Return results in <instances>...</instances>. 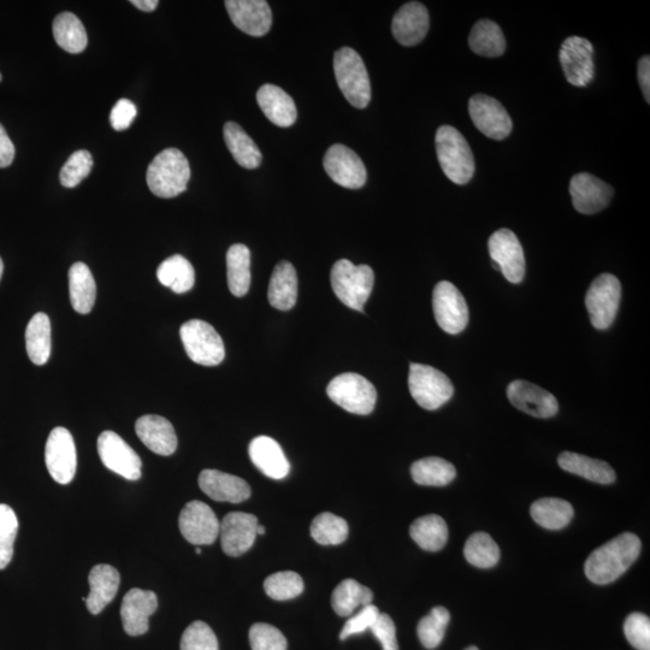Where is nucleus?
<instances>
[{"mask_svg":"<svg viewBox=\"0 0 650 650\" xmlns=\"http://www.w3.org/2000/svg\"><path fill=\"white\" fill-rule=\"evenodd\" d=\"M429 26L428 9L422 3L411 2L403 5L394 15L392 32L399 44L410 47L422 43Z\"/></svg>","mask_w":650,"mask_h":650,"instance_id":"obj_23","label":"nucleus"},{"mask_svg":"<svg viewBox=\"0 0 650 650\" xmlns=\"http://www.w3.org/2000/svg\"><path fill=\"white\" fill-rule=\"evenodd\" d=\"M195 553L202 554L203 553L202 548L195 549Z\"/></svg>","mask_w":650,"mask_h":650,"instance_id":"obj_59","label":"nucleus"},{"mask_svg":"<svg viewBox=\"0 0 650 650\" xmlns=\"http://www.w3.org/2000/svg\"><path fill=\"white\" fill-rule=\"evenodd\" d=\"M311 536L319 545L338 546L347 540L348 524L345 519L330 512L319 514L311 524Z\"/></svg>","mask_w":650,"mask_h":650,"instance_id":"obj_42","label":"nucleus"},{"mask_svg":"<svg viewBox=\"0 0 650 650\" xmlns=\"http://www.w3.org/2000/svg\"><path fill=\"white\" fill-rule=\"evenodd\" d=\"M250 643L252 650H287L286 637L270 624H254L250 630Z\"/></svg>","mask_w":650,"mask_h":650,"instance_id":"obj_49","label":"nucleus"},{"mask_svg":"<svg viewBox=\"0 0 650 650\" xmlns=\"http://www.w3.org/2000/svg\"><path fill=\"white\" fill-rule=\"evenodd\" d=\"M327 394L333 403L359 416L370 415L377 401L374 384L364 376L353 372L333 378L327 388Z\"/></svg>","mask_w":650,"mask_h":650,"instance_id":"obj_6","label":"nucleus"},{"mask_svg":"<svg viewBox=\"0 0 650 650\" xmlns=\"http://www.w3.org/2000/svg\"><path fill=\"white\" fill-rule=\"evenodd\" d=\"M464 554L466 560L478 569H490L500 560L499 546L486 533L471 535L465 543Z\"/></svg>","mask_w":650,"mask_h":650,"instance_id":"obj_43","label":"nucleus"},{"mask_svg":"<svg viewBox=\"0 0 650 650\" xmlns=\"http://www.w3.org/2000/svg\"><path fill=\"white\" fill-rule=\"evenodd\" d=\"M158 599L152 590L130 589L121 606L123 629L129 636H141L149 631V619L157 611Z\"/></svg>","mask_w":650,"mask_h":650,"instance_id":"obj_22","label":"nucleus"},{"mask_svg":"<svg viewBox=\"0 0 650 650\" xmlns=\"http://www.w3.org/2000/svg\"><path fill=\"white\" fill-rule=\"evenodd\" d=\"M226 8L235 27L251 37H264L273 25V13L265 0H227Z\"/></svg>","mask_w":650,"mask_h":650,"instance_id":"obj_21","label":"nucleus"},{"mask_svg":"<svg viewBox=\"0 0 650 650\" xmlns=\"http://www.w3.org/2000/svg\"><path fill=\"white\" fill-rule=\"evenodd\" d=\"M372 600H374V593L371 592V589L348 578L335 588L332 606L340 617H350L359 607L371 605Z\"/></svg>","mask_w":650,"mask_h":650,"instance_id":"obj_35","label":"nucleus"},{"mask_svg":"<svg viewBox=\"0 0 650 650\" xmlns=\"http://www.w3.org/2000/svg\"><path fill=\"white\" fill-rule=\"evenodd\" d=\"M15 153L13 141L9 138L7 130L0 124V168H7L13 164Z\"/></svg>","mask_w":650,"mask_h":650,"instance_id":"obj_54","label":"nucleus"},{"mask_svg":"<svg viewBox=\"0 0 650 650\" xmlns=\"http://www.w3.org/2000/svg\"><path fill=\"white\" fill-rule=\"evenodd\" d=\"M191 179L188 159L180 150L167 149L153 159L147 169L150 191L159 198L170 199L183 193Z\"/></svg>","mask_w":650,"mask_h":650,"instance_id":"obj_2","label":"nucleus"},{"mask_svg":"<svg viewBox=\"0 0 650 650\" xmlns=\"http://www.w3.org/2000/svg\"><path fill=\"white\" fill-rule=\"evenodd\" d=\"M507 397L514 407L536 418H551L557 415V398L534 383L517 380L507 388Z\"/></svg>","mask_w":650,"mask_h":650,"instance_id":"obj_20","label":"nucleus"},{"mask_svg":"<svg viewBox=\"0 0 650 650\" xmlns=\"http://www.w3.org/2000/svg\"><path fill=\"white\" fill-rule=\"evenodd\" d=\"M0 81H2V74H0Z\"/></svg>","mask_w":650,"mask_h":650,"instance_id":"obj_61","label":"nucleus"},{"mask_svg":"<svg viewBox=\"0 0 650 650\" xmlns=\"http://www.w3.org/2000/svg\"><path fill=\"white\" fill-rule=\"evenodd\" d=\"M265 531H267V530H265V528L263 527V525H260V524H259V525H258V528H257V535H258V536H262V535L265 534Z\"/></svg>","mask_w":650,"mask_h":650,"instance_id":"obj_57","label":"nucleus"},{"mask_svg":"<svg viewBox=\"0 0 650 650\" xmlns=\"http://www.w3.org/2000/svg\"><path fill=\"white\" fill-rule=\"evenodd\" d=\"M248 453L256 468L273 480H283L291 471V464L280 443L269 436H258L253 439Z\"/></svg>","mask_w":650,"mask_h":650,"instance_id":"obj_25","label":"nucleus"},{"mask_svg":"<svg viewBox=\"0 0 650 650\" xmlns=\"http://www.w3.org/2000/svg\"><path fill=\"white\" fill-rule=\"evenodd\" d=\"M409 387L412 398L424 410L435 411L453 397L449 378L433 366L411 363Z\"/></svg>","mask_w":650,"mask_h":650,"instance_id":"obj_8","label":"nucleus"},{"mask_svg":"<svg viewBox=\"0 0 650 650\" xmlns=\"http://www.w3.org/2000/svg\"><path fill=\"white\" fill-rule=\"evenodd\" d=\"M135 431L144 445L153 453L168 457L177 448V436L173 424L161 416L147 415L135 423Z\"/></svg>","mask_w":650,"mask_h":650,"instance_id":"obj_26","label":"nucleus"},{"mask_svg":"<svg viewBox=\"0 0 650 650\" xmlns=\"http://www.w3.org/2000/svg\"><path fill=\"white\" fill-rule=\"evenodd\" d=\"M19 531V520L13 508L0 504V570L11 563L14 557V545Z\"/></svg>","mask_w":650,"mask_h":650,"instance_id":"obj_46","label":"nucleus"},{"mask_svg":"<svg viewBox=\"0 0 650 650\" xmlns=\"http://www.w3.org/2000/svg\"><path fill=\"white\" fill-rule=\"evenodd\" d=\"M469 114L476 128L490 139L504 140L512 132L511 116L504 105L486 94H476L470 99Z\"/></svg>","mask_w":650,"mask_h":650,"instance_id":"obj_15","label":"nucleus"},{"mask_svg":"<svg viewBox=\"0 0 650 650\" xmlns=\"http://www.w3.org/2000/svg\"><path fill=\"white\" fill-rule=\"evenodd\" d=\"M323 165L330 179L348 189L362 188L368 179L362 159L345 145L330 147L325 153Z\"/></svg>","mask_w":650,"mask_h":650,"instance_id":"obj_17","label":"nucleus"},{"mask_svg":"<svg viewBox=\"0 0 650 650\" xmlns=\"http://www.w3.org/2000/svg\"><path fill=\"white\" fill-rule=\"evenodd\" d=\"M530 513L542 528L560 530L570 524L575 511H573L570 502L566 500L545 498L535 501L531 505Z\"/></svg>","mask_w":650,"mask_h":650,"instance_id":"obj_40","label":"nucleus"},{"mask_svg":"<svg viewBox=\"0 0 650 650\" xmlns=\"http://www.w3.org/2000/svg\"><path fill=\"white\" fill-rule=\"evenodd\" d=\"M158 281L176 294L191 291L195 282L193 265L185 257L176 256L165 259L157 270Z\"/></svg>","mask_w":650,"mask_h":650,"instance_id":"obj_38","label":"nucleus"},{"mask_svg":"<svg viewBox=\"0 0 650 650\" xmlns=\"http://www.w3.org/2000/svg\"><path fill=\"white\" fill-rule=\"evenodd\" d=\"M120 582V573L115 567L106 564L94 566L88 576L90 594L82 599L86 602L88 611L94 616L104 611V608L115 599Z\"/></svg>","mask_w":650,"mask_h":650,"instance_id":"obj_27","label":"nucleus"},{"mask_svg":"<svg viewBox=\"0 0 650 650\" xmlns=\"http://www.w3.org/2000/svg\"><path fill=\"white\" fill-rule=\"evenodd\" d=\"M257 102L263 114L276 126L287 128L297 121L298 111L289 94L275 85H263L257 92Z\"/></svg>","mask_w":650,"mask_h":650,"instance_id":"obj_28","label":"nucleus"},{"mask_svg":"<svg viewBox=\"0 0 650 650\" xmlns=\"http://www.w3.org/2000/svg\"><path fill=\"white\" fill-rule=\"evenodd\" d=\"M380 610L375 605H368L362 608L357 614H354L342 629L340 640L345 641L348 637L363 634V632L371 629L375 624L378 617H380Z\"/></svg>","mask_w":650,"mask_h":650,"instance_id":"obj_51","label":"nucleus"},{"mask_svg":"<svg viewBox=\"0 0 650 650\" xmlns=\"http://www.w3.org/2000/svg\"><path fill=\"white\" fill-rule=\"evenodd\" d=\"M268 299L277 310L293 309L298 299V276L292 263L283 260L276 265L270 279Z\"/></svg>","mask_w":650,"mask_h":650,"instance_id":"obj_29","label":"nucleus"},{"mask_svg":"<svg viewBox=\"0 0 650 650\" xmlns=\"http://www.w3.org/2000/svg\"><path fill=\"white\" fill-rule=\"evenodd\" d=\"M227 277L229 291L242 298L251 287V252L242 244H235L227 253Z\"/></svg>","mask_w":650,"mask_h":650,"instance_id":"obj_33","label":"nucleus"},{"mask_svg":"<svg viewBox=\"0 0 650 650\" xmlns=\"http://www.w3.org/2000/svg\"><path fill=\"white\" fill-rule=\"evenodd\" d=\"M642 543L635 534L625 533L614 537L596 549L585 561L584 571L590 582L610 584L622 577L641 553Z\"/></svg>","mask_w":650,"mask_h":650,"instance_id":"obj_1","label":"nucleus"},{"mask_svg":"<svg viewBox=\"0 0 650 650\" xmlns=\"http://www.w3.org/2000/svg\"><path fill=\"white\" fill-rule=\"evenodd\" d=\"M138 110L128 99H120L112 108L110 115V122L112 128L121 132V130H126L134 121V118L137 117Z\"/></svg>","mask_w":650,"mask_h":650,"instance_id":"obj_53","label":"nucleus"},{"mask_svg":"<svg viewBox=\"0 0 650 650\" xmlns=\"http://www.w3.org/2000/svg\"><path fill=\"white\" fill-rule=\"evenodd\" d=\"M181 650H220L214 630L204 622H194L183 632Z\"/></svg>","mask_w":650,"mask_h":650,"instance_id":"obj_48","label":"nucleus"},{"mask_svg":"<svg viewBox=\"0 0 650 650\" xmlns=\"http://www.w3.org/2000/svg\"><path fill=\"white\" fill-rule=\"evenodd\" d=\"M223 135L228 150L240 167L250 170L259 167L263 159L262 152L238 123L227 122L224 124Z\"/></svg>","mask_w":650,"mask_h":650,"instance_id":"obj_31","label":"nucleus"},{"mask_svg":"<svg viewBox=\"0 0 650 650\" xmlns=\"http://www.w3.org/2000/svg\"><path fill=\"white\" fill-rule=\"evenodd\" d=\"M559 59L565 78L571 85L585 87L595 76L594 46L589 40L567 38L560 47Z\"/></svg>","mask_w":650,"mask_h":650,"instance_id":"obj_12","label":"nucleus"},{"mask_svg":"<svg viewBox=\"0 0 650 650\" xmlns=\"http://www.w3.org/2000/svg\"><path fill=\"white\" fill-rule=\"evenodd\" d=\"M558 463L561 469L570 474L581 476L585 480L599 484H611L616 481V472L610 464L599 459L585 457V455L564 452L560 454Z\"/></svg>","mask_w":650,"mask_h":650,"instance_id":"obj_30","label":"nucleus"},{"mask_svg":"<svg viewBox=\"0 0 650 650\" xmlns=\"http://www.w3.org/2000/svg\"><path fill=\"white\" fill-rule=\"evenodd\" d=\"M264 590L271 599L291 600L304 592V581L297 572H277L265 579Z\"/></svg>","mask_w":650,"mask_h":650,"instance_id":"obj_45","label":"nucleus"},{"mask_svg":"<svg viewBox=\"0 0 650 650\" xmlns=\"http://www.w3.org/2000/svg\"><path fill=\"white\" fill-rule=\"evenodd\" d=\"M180 336L187 356L195 364L216 366L226 357L223 340L209 323L192 319L182 324Z\"/></svg>","mask_w":650,"mask_h":650,"instance_id":"obj_7","label":"nucleus"},{"mask_svg":"<svg viewBox=\"0 0 650 650\" xmlns=\"http://www.w3.org/2000/svg\"><path fill=\"white\" fill-rule=\"evenodd\" d=\"M51 322L46 313L39 312L29 321L26 347L29 359L35 365H45L51 356Z\"/></svg>","mask_w":650,"mask_h":650,"instance_id":"obj_34","label":"nucleus"},{"mask_svg":"<svg viewBox=\"0 0 650 650\" xmlns=\"http://www.w3.org/2000/svg\"><path fill=\"white\" fill-rule=\"evenodd\" d=\"M570 194L573 208L583 215H594L607 208L613 198V188L598 177L581 173L572 177Z\"/></svg>","mask_w":650,"mask_h":650,"instance_id":"obj_18","label":"nucleus"},{"mask_svg":"<svg viewBox=\"0 0 650 650\" xmlns=\"http://www.w3.org/2000/svg\"><path fill=\"white\" fill-rule=\"evenodd\" d=\"M199 487L212 500L230 504H239L251 496V487L245 480L218 470L202 471Z\"/></svg>","mask_w":650,"mask_h":650,"instance_id":"obj_24","label":"nucleus"},{"mask_svg":"<svg viewBox=\"0 0 650 650\" xmlns=\"http://www.w3.org/2000/svg\"><path fill=\"white\" fill-rule=\"evenodd\" d=\"M93 168V158L90 152L79 150L69 157L63 165L59 180L65 188H74L90 175Z\"/></svg>","mask_w":650,"mask_h":650,"instance_id":"obj_47","label":"nucleus"},{"mask_svg":"<svg viewBox=\"0 0 650 650\" xmlns=\"http://www.w3.org/2000/svg\"><path fill=\"white\" fill-rule=\"evenodd\" d=\"M451 620L445 607H435L427 617H424L418 624L417 632L419 641L427 649H435L440 646L445 637L447 626Z\"/></svg>","mask_w":650,"mask_h":650,"instance_id":"obj_44","label":"nucleus"},{"mask_svg":"<svg viewBox=\"0 0 650 650\" xmlns=\"http://www.w3.org/2000/svg\"><path fill=\"white\" fill-rule=\"evenodd\" d=\"M258 518L245 512H232L222 519L220 528L223 552L240 557L250 551L257 539Z\"/></svg>","mask_w":650,"mask_h":650,"instance_id":"obj_19","label":"nucleus"},{"mask_svg":"<svg viewBox=\"0 0 650 650\" xmlns=\"http://www.w3.org/2000/svg\"><path fill=\"white\" fill-rule=\"evenodd\" d=\"M436 153L443 173L457 185H466L475 174V159L468 141L451 126L437 129Z\"/></svg>","mask_w":650,"mask_h":650,"instance_id":"obj_3","label":"nucleus"},{"mask_svg":"<svg viewBox=\"0 0 650 650\" xmlns=\"http://www.w3.org/2000/svg\"><path fill=\"white\" fill-rule=\"evenodd\" d=\"M334 73L348 102L354 108L365 109L371 100V84L362 57L351 47H342L335 52Z\"/></svg>","mask_w":650,"mask_h":650,"instance_id":"obj_5","label":"nucleus"},{"mask_svg":"<svg viewBox=\"0 0 650 650\" xmlns=\"http://www.w3.org/2000/svg\"><path fill=\"white\" fill-rule=\"evenodd\" d=\"M330 281L342 304L363 312L374 289L375 274L369 265H354L348 259H341L334 264Z\"/></svg>","mask_w":650,"mask_h":650,"instance_id":"obj_4","label":"nucleus"},{"mask_svg":"<svg viewBox=\"0 0 650 650\" xmlns=\"http://www.w3.org/2000/svg\"><path fill=\"white\" fill-rule=\"evenodd\" d=\"M53 38L61 49L69 53L85 51L87 32L79 17L72 13L59 14L52 25Z\"/></svg>","mask_w":650,"mask_h":650,"instance_id":"obj_36","label":"nucleus"},{"mask_svg":"<svg viewBox=\"0 0 650 650\" xmlns=\"http://www.w3.org/2000/svg\"><path fill=\"white\" fill-rule=\"evenodd\" d=\"M437 324L448 334L462 333L469 323V307L459 289L448 281L437 283L433 293Z\"/></svg>","mask_w":650,"mask_h":650,"instance_id":"obj_10","label":"nucleus"},{"mask_svg":"<svg viewBox=\"0 0 650 650\" xmlns=\"http://www.w3.org/2000/svg\"><path fill=\"white\" fill-rule=\"evenodd\" d=\"M470 49L482 57H500L506 50V39L499 25L490 20H481L471 29Z\"/></svg>","mask_w":650,"mask_h":650,"instance_id":"obj_37","label":"nucleus"},{"mask_svg":"<svg viewBox=\"0 0 650 650\" xmlns=\"http://www.w3.org/2000/svg\"><path fill=\"white\" fill-rule=\"evenodd\" d=\"M69 292L73 309L87 315L96 303L97 286L90 268L85 263H75L69 270Z\"/></svg>","mask_w":650,"mask_h":650,"instance_id":"obj_32","label":"nucleus"},{"mask_svg":"<svg viewBox=\"0 0 650 650\" xmlns=\"http://www.w3.org/2000/svg\"><path fill=\"white\" fill-rule=\"evenodd\" d=\"M370 631L380 641L383 650H399L397 629L388 614L381 613Z\"/></svg>","mask_w":650,"mask_h":650,"instance_id":"obj_52","label":"nucleus"},{"mask_svg":"<svg viewBox=\"0 0 650 650\" xmlns=\"http://www.w3.org/2000/svg\"><path fill=\"white\" fill-rule=\"evenodd\" d=\"M45 462L57 483L69 484L74 480L78 457L73 435L68 429L58 427L51 431L46 442Z\"/></svg>","mask_w":650,"mask_h":650,"instance_id":"obj_13","label":"nucleus"},{"mask_svg":"<svg viewBox=\"0 0 650 650\" xmlns=\"http://www.w3.org/2000/svg\"><path fill=\"white\" fill-rule=\"evenodd\" d=\"M411 475L413 481L419 486L443 487L454 480L457 471H455L454 465L447 460L430 457L417 460L412 465Z\"/></svg>","mask_w":650,"mask_h":650,"instance_id":"obj_41","label":"nucleus"},{"mask_svg":"<svg viewBox=\"0 0 650 650\" xmlns=\"http://www.w3.org/2000/svg\"><path fill=\"white\" fill-rule=\"evenodd\" d=\"M626 640L637 650H650V619L646 614L632 613L625 620Z\"/></svg>","mask_w":650,"mask_h":650,"instance_id":"obj_50","label":"nucleus"},{"mask_svg":"<svg viewBox=\"0 0 650 650\" xmlns=\"http://www.w3.org/2000/svg\"><path fill=\"white\" fill-rule=\"evenodd\" d=\"M465 650H478V648L475 647V646H471V647H469V648H466Z\"/></svg>","mask_w":650,"mask_h":650,"instance_id":"obj_60","label":"nucleus"},{"mask_svg":"<svg viewBox=\"0 0 650 650\" xmlns=\"http://www.w3.org/2000/svg\"><path fill=\"white\" fill-rule=\"evenodd\" d=\"M410 535L419 547L428 552L440 551L448 540V527L445 519L430 514L415 520L411 525Z\"/></svg>","mask_w":650,"mask_h":650,"instance_id":"obj_39","label":"nucleus"},{"mask_svg":"<svg viewBox=\"0 0 650 650\" xmlns=\"http://www.w3.org/2000/svg\"><path fill=\"white\" fill-rule=\"evenodd\" d=\"M98 453L106 468L115 474L128 481H138L141 478L143 463L138 453L114 431H104L100 434Z\"/></svg>","mask_w":650,"mask_h":650,"instance_id":"obj_11","label":"nucleus"},{"mask_svg":"<svg viewBox=\"0 0 650 650\" xmlns=\"http://www.w3.org/2000/svg\"><path fill=\"white\" fill-rule=\"evenodd\" d=\"M179 528L185 539L195 546L212 545L220 536L221 523L209 505L194 500L183 507Z\"/></svg>","mask_w":650,"mask_h":650,"instance_id":"obj_14","label":"nucleus"},{"mask_svg":"<svg viewBox=\"0 0 650 650\" xmlns=\"http://www.w3.org/2000/svg\"><path fill=\"white\" fill-rule=\"evenodd\" d=\"M622 297V285L616 276L601 274L596 277L585 295V306L594 328L605 330L610 328Z\"/></svg>","mask_w":650,"mask_h":650,"instance_id":"obj_9","label":"nucleus"},{"mask_svg":"<svg viewBox=\"0 0 650 650\" xmlns=\"http://www.w3.org/2000/svg\"><path fill=\"white\" fill-rule=\"evenodd\" d=\"M637 76L646 102L650 103V57L643 56L637 65Z\"/></svg>","mask_w":650,"mask_h":650,"instance_id":"obj_55","label":"nucleus"},{"mask_svg":"<svg viewBox=\"0 0 650 650\" xmlns=\"http://www.w3.org/2000/svg\"><path fill=\"white\" fill-rule=\"evenodd\" d=\"M489 253L508 282L520 283L525 276V257L517 235L510 229H500L490 236Z\"/></svg>","mask_w":650,"mask_h":650,"instance_id":"obj_16","label":"nucleus"},{"mask_svg":"<svg viewBox=\"0 0 650 650\" xmlns=\"http://www.w3.org/2000/svg\"><path fill=\"white\" fill-rule=\"evenodd\" d=\"M130 4L141 11H145V13H151V11L157 9L159 2L158 0H132Z\"/></svg>","mask_w":650,"mask_h":650,"instance_id":"obj_56","label":"nucleus"},{"mask_svg":"<svg viewBox=\"0 0 650 650\" xmlns=\"http://www.w3.org/2000/svg\"><path fill=\"white\" fill-rule=\"evenodd\" d=\"M3 271H4V264L2 258H0V280H2Z\"/></svg>","mask_w":650,"mask_h":650,"instance_id":"obj_58","label":"nucleus"}]
</instances>
